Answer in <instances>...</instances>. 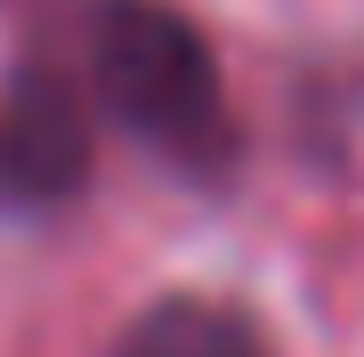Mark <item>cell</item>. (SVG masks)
<instances>
[{
    "label": "cell",
    "mask_w": 364,
    "mask_h": 357,
    "mask_svg": "<svg viewBox=\"0 0 364 357\" xmlns=\"http://www.w3.org/2000/svg\"><path fill=\"white\" fill-rule=\"evenodd\" d=\"M90 90L138 146H154L170 171H227L235 114L219 90V57L170 0H97L90 16Z\"/></svg>",
    "instance_id": "obj_1"
},
{
    "label": "cell",
    "mask_w": 364,
    "mask_h": 357,
    "mask_svg": "<svg viewBox=\"0 0 364 357\" xmlns=\"http://www.w3.org/2000/svg\"><path fill=\"white\" fill-rule=\"evenodd\" d=\"M90 187V98L57 66L0 73V212H65Z\"/></svg>",
    "instance_id": "obj_2"
},
{
    "label": "cell",
    "mask_w": 364,
    "mask_h": 357,
    "mask_svg": "<svg viewBox=\"0 0 364 357\" xmlns=\"http://www.w3.org/2000/svg\"><path fill=\"white\" fill-rule=\"evenodd\" d=\"M114 357H275V341L259 333V317L210 292H170V301L138 309L122 325Z\"/></svg>",
    "instance_id": "obj_3"
}]
</instances>
